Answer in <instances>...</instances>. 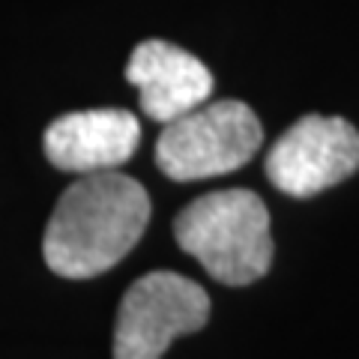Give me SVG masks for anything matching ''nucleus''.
Listing matches in <instances>:
<instances>
[{
    "label": "nucleus",
    "instance_id": "nucleus-1",
    "mask_svg": "<svg viewBox=\"0 0 359 359\" xmlns=\"http://www.w3.org/2000/svg\"><path fill=\"white\" fill-rule=\"evenodd\" d=\"M150 195L138 180L114 171H93L72 180L57 198L42 237V257L63 278L108 273L144 237Z\"/></svg>",
    "mask_w": 359,
    "mask_h": 359
},
{
    "label": "nucleus",
    "instance_id": "nucleus-2",
    "mask_svg": "<svg viewBox=\"0 0 359 359\" xmlns=\"http://www.w3.org/2000/svg\"><path fill=\"white\" fill-rule=\"evenodd\" d=\"M174 237L216 282L231 287L257 282L273 264L269 210L252 189L195 198L174 219Z\"/></svg>",
    "mask_w": 359,
    "mask_h": 359
},
{
    "label": "nucleus",
    "instance_id": "nucleus-3",
    "mask_svg": "<svg viewBox=\"0 0 359 359\" xmlns=\"http://www.w3.org/2000/svg\"><path fill=\"white\" fill-rule=\"evenodd\" d=\"M264 144V126L240 99H219L165 123L156 141V165L177 183L222 177L252 162Z\"/></svg>",
    "mask_w": 359,
    "mask_h": 359
},
{
    "label": "nucleus",
    "instance_id": "nucleus-4",
    "mask_svg": "<svg viewBox=\"0 0 359 359\" xmlns=\"http://www.w3.org/2000/svg\"><path fill=\"white\" fill-rule=\"evenodd\" d=\"M210 318V297L192 278L156 269L123 294L114 323V359H162L177 335L198 332Z\"/></svg>",
    "mask_w": 359,
    "mask_h": 359
},
{
    "label": "nucleus",
    "instance_id": "nucleus-5",
    "mask_svg": "<svg viewBox=\"0 0 359 359\" xmlns=\"http://www.w3.org/2000/svg\"><path fill=\"white\" fill-rule=\"evenodd\" d=\"M266 177L290 198H311L359 168V132L341 117L297 120L266 153Z\"/></svg>",
    "mask_w": 359,
    "mask_h": 359
},
{
    "label": "nucleus",
    "instance_id": "nucleus-6",
    "mask_svg": "<svg viewBox=\"0 0 359 359\" xmlns=\"http://www.w3.org/2000/svg\"><path fill=\"white\" fill-rule=\"evenodd\" d=\"M138 141L141 123L123 108L72 111L51 120L42 138L45 159L69 174L114 171L132 159Z\"/></svg>",
    "mask_w": 359,
    "mask_h": 359
},
{
    "label": "nucleus",
    "instance_id": "nucleus-7",
    "mask_svg": "<svg viewBox=\"0 0 359 359\" xmlns=\"http://www.w3.org/2000/svg\"><path fill=\"white\" fill-rule=\"evenodd\" d=\"M126 81L138 87L144 117L171 123L204 105L212 93V75L195 54L165 39L135 45L126 63Z\"/></svg>",
    "mask_w": 359,
    "mask_h": 359
}]
</instances>
